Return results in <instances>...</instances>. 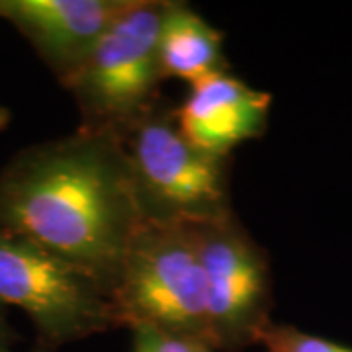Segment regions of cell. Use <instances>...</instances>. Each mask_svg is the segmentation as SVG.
<instances>
[{"label": "cell", "mask_w": 352, "mask_h": 352, "mask_svg": "<svg viewBox=\"0 0 352 352\" xmlns=\"http://www.w3.org/2000/svg\"><path fill=\"white\" fill-rule=\"evenodd\" d=\"M145 221L198 226L231 214V157L201 151L161 98L124 139Z\"/></svg>", "instance_id": "3"}, {"label": "cell", "mask_w": 352, "mask_h": 352, "mask_svg": "<svg viewBox=\"0 0 352 352\" xmlns=\"http://www.w3.org/2000/svg\"><path fill=\"white\" fill-rule=\"evenodd\" d=\"M206 284L210 342L215 352L258 344L272 323V270L268 252L235 212L192 226Z\"/></svg>", "instance_id": "6"}, {"label": "cell", "mask_w": 352, "mask_h": 352, "mask_svg": "<svg viewBox=\"0 0 352 352\" xmlns=\"http://www.w3.org/2000/svg\"><path fill=\"white\" fill-rule=\"evenodd\" d=\"M143 223L122 139L76 129L0 168V231L76 264L110 294Z\"/></svg>", "instance_id": "1"}, {"label": "cell", "mask_w": 352, "mask_h": 352, "mask_svg": "<svg viewBox=\"0 0 352 352\" xmlns=\"http://www.w3.org/2000/svg\"><path fill=\"white\" fill-rule=\"evenodd\" d=\"M270 106L268 92L226 71L190 85L186 98L175 108V118L184 138L201 151L231 157L237 145L263 138Z\"/></svg>", "instance_id": "8"}, {"label": "cell", "mask_w": 352, "mask_h": 352, "mask_svg": "<svg viewBox=\"0 0 352 352\" xmlns=\"http://www.w3.org/2000/svg\"><path fill=\"white\" fill-rule=\"evenodd\" d=\"M223 39V34L186 2L166 0L159 30L163 78H182L194 85L204 76L229 71Z\"/></svg>", "instance_id": "9"}, {"label": "cell", "mask_w": 352, "mask_h": 352, "mask_svg": "<svg viewBox=\"0 0 352 352\" xmlns=\"http://www.w3.org/2000/svg\"><path fill=\"white\" fill-rule=\"evenodd\" d=\"M166 0H131L61 87L71 92L80 126L124 139L161 100L159 30Z\"/></svg>", "instance_id": "2"}, {"label": "cell", "mask_w": 352, "mask_h": 352, "mask_svg": "<svg viewBox=\"0 0 352 352\" xmlns=\"http://www.w3.org/2000/svg\"><path fill=\"white\" fill-rule=\"evenodd\" d=\"M131 352H215L210 344L201 340L164 333L159 329H131Z\"/></svg>", "instance_id": "11"}, {"label": "cell", "mask_w": 352, "mask_h": 352, "mask_svg": "<svg viewBox=\"0 0 352 352\" xmlns=\"http://www.w3.org/2000/svg\"><path fill=\"white\" fill-rule=\"evenodd\" d=\"M131 0H0V20L12 24L59 82L124 14Z\"/></svg>", "instance_id": "7"}, {"label": "cell", "mask_w": 352, "mask_h": 352, "mask_svg": "<svg viewBox=\"0 0 352 352\" xmlns=\"http://www.w3.org/2000/svg\"><path fill=\"white\" fill-rule=\"evenodd\" d=\"M0 303L22 309L47 349L120 327L98 278L8 231H0Z\"/></svg>", "instance_id": "5"}, {"label": "cell", "mask_w": 352, "mask_h": 352, "mask_svg": "<svg viewBox=\"0 0 352 352\" xmlns=\"http://www.w3.org/2000/svg\"><path fill=\"white\" fill-rule=\"evenodd\" d=\"M4 352H12V351H4ZM30 352H53V349H47V346H41V344H39L38 349H34V351H30Z\"/></svg>", "instance_id": "14"}, {"label": "cell", "mask_w": 352, "mask_h": 352, "mask_svg": "<svg viewBox=\"0 0 352 352\" xmlns=\"http://www.w3.org/2000/svg\"><path fill=\"white\" fill-rule=\"evenodd\" d=\"M120 327H151L210 342L206 284L192 226L145 221L112 288Z\"/></svg>", "instance_id": "4"}, {"label": "cell", "mask_w": 352, "mask_h": 352, "mask_svg": "<svg viewBox=\"0 0 352 352\" xmlns=\"http://www.w3.org/2000/svg\"><path fill=\"white\" fill-rule=\"evenodd\" d=\"M10 110L6 108V106H2L0 104V131H4L6 127H8V124H10Z\"/></svg>", "instance_id": "13"}, {"label": "cell", "mask_w": 352, "mask_h": 352, "mask_svg": "<svg viewBox=\"0 0 352 352\" xmlns=\"http://www.w3.org/2000/svg\"><path fill=\"white\" fill-rule=\"evenodd\" d=\"M18 340V333L14 331V327L8 321V314L6 307L0 303V352L12 351V346Z\"/></svg>", "instance_id": "12"}, {"label": "cell", "mask_w": 352, "mask_h": 352, "mask_svg": "<svg viewBox=\"0 0 352 352\" xmlns=\"http://www.w3.org/2000/svg\"><path fill=\"white\" fill-rule=\"evenodd\" d=\"M258 346L263 352H352L351 346L340 342L274 321L263 331Z\"/></svg>", "instance_id": "10"}]
</instances>
